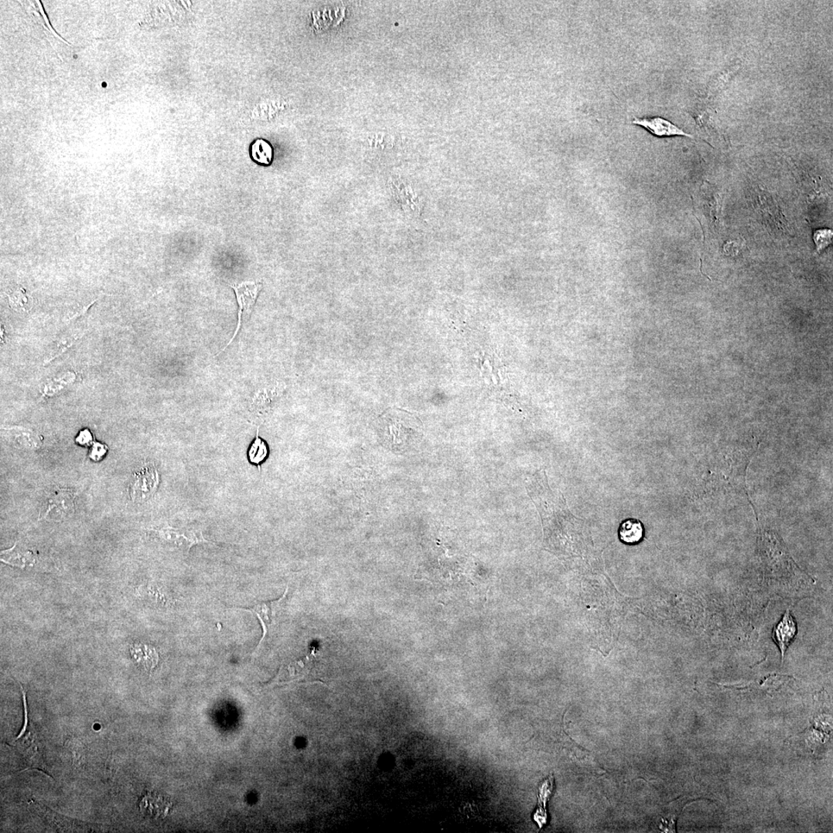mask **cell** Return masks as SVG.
I'll list each match as a JSON object with an SVG mask.
<instances>
[{
	"mask_svg": "<svg viewBox=\"0 0 833 833\" xmlns=\"http://www.w3.org/2000/svg\"><path fill=\"white\" fill-rule=\"evenodd\" d=\"M758 447L748 444L713 452L700 478V493L707 497L742 494L748 498L747 471Z\"/></svg>",
	"mask_w": 833,
	"mask_h": 833,
	"instance_id": "6da1fadb",
	"label": "cell"
},
{
	"mask_svg": "<svg viewBox=\"0 0 833 833\" xmlns=\"http://www.w3.org/2000/svg\"><path fill=\"white\" fill-rule=\"evenodd\" d=\"M8 296L10 307L19 313H28L34 306V299L26 290L19 287L12 290Z\"/></svg>",
	"mask_w": 833,
	"mask_h": 833,
	"instance_id": "4fadbf2b",
	"label": "cell"
},
{
	"mask_svg": "<svg viewBox=\"0 0 833 833\" xmlns=\"http://www.w3.org/2000/svg\"><path fill=\"white\" fill-rule=\"evenodd\" d=\"M287 592L288 588H287L285 592L283 593V596L279 599H276V601L258 603L250 609H243L245 611L251 612L252 614H255L262 625V639L260 641V643H258L256 652H257L258 649H260V647L263 645V643L265 638H266V636L269 629L275 626L277 622L278 616H279L280 611L281 610L282 603L287 597Z\"/></svg>",
	"mask_w": 833,
	"mask_h": 833,
	"instance_id": "52a82bcc",
	"label": "cell"
},
{
	"mask_svg": "<svg viewBox=\"0 0 833 833\" xmlns=\"http://www.w3.org/2000/svg\"><path fill=\"white\" fill-rule=\"evenodd\" d=\"M21 687L24 705V725L20 735L15 738L12 744L21 753L28 768L46 772L47 764L44 759L43 742L40 735H38L30 721L26 692L24 691L21 685Z\"/></svg>",
	"mask_w": 833,
	"mask_h": 833,
	"instance_id": "7a4b0ae2",
	"label": "cell"
},
{
	"mask_svg": "<svg viewBox=\"0 0 833 833\" xmlns=\"http://www.w3.org/2000/svg\"><path fill=\"white\" fill-rule=\"evenodd\" d=\"M268 454V446L260 437V435H258V429H257L256 438L250 445L248 452L249 460L252 465L258 466V468L260 469V465L266 460Z\"/></svg>",
	"mask_w": 833,
	"mask_h": 833,
	"instance_id": "2e32d148",
	"label": "cell"
},
{
	"mask_svg": "<svg viewBox=\"0 0 833 833\" xmlns=\"http://www.w3.org/2000/svg\"><path fill=\"white\" fill-rule=\"evenodd\" d=\"M272 146L266 141L258 139L252 146V157L254 161L263 165H269L273 160Z\"/></svg>",
	"mask_w": 833,
	"mask_h": 833,
	"instance_id": "e0dca14e",
	"label": "cell"
},
{
	"mask_svg": "<svg viewBox=\"0 0 833 833\" xmlns=\"http://www.w3.org/2000/svg\"><path fill=\"white\" fill-rule=\"evenodd\" d=\"M5 437L18 449L34 451L42 446L41 435L33 429L21 426L3 427Z\"/></svg>",
	"mask_w": 833,
	"mask_h": 833,
	"instance_id": "ba28073f",
	"label": "cell"
},
{
	"mask_svg": "<svg viewBox=\"0 0 833 833\" xmlns=\"http://www.w3.org/2000/svg\"><path fill=\"white\" fill-rule=\"evenodd\" d=\"M832 230L830 229H819L814 232L813 241L819 254L829 247L832 243Z\"/></svg>",
	"mask_w": 833,
	"mask_h": 833,
	"instance_id": "ac0fdd59",
	"label": "cell"
},
{
	"mask_svg": "<svg viewBox=\"0 0 833 833\" xmlns=\"http://www.w3.org/2000/svg\"><path fill=\"white\" fill-rule=\"evenodd\" d=\"M77 375L73 371H66L47 381L43 388L44 397H54L63 392L74 383Z\"/></svg>",
	"mask_w": 833,
	"mask_h": 833,
	"instance_id": "7c38bea8",
	"label": "cell"
},
{
	"mask_svg": "<svg viewBox=\"0 0 833 833\" xmlns=\"http://www.w3.org/2000/svg\"><path fill=\"white\" fill-rule=\"evenodd\" d=\"M107 452V447L105 445L100 443H93L91 445L89 457L94 462H100L105 456Z\"/></svg>",
	"mask_w": 833,
	"mask_h": 833,
	"instance_id": "d6986e66",
	"label": "cell"
},
{
	"mask_svg": "<svg viewBox=\"0 0 833 833\" xmlns=\"http://www.w3.org/2000/svg\"><path fill=\"white\" fill-rule=\"evenodd\" d=\"M131 654L137 662L148 670H153L159 661V654L155 649L147 645L135 646L131 649Z\"/></svg>",
	"mask_w": 833,
	"mask_h": 833,
	"instance_id": "9a60e30c",
	"label": "cell"
},
{
	"mask_svg": "<svg viewBox=\"0 0 833 833\" xmlns=\"http://www.w3.org/2000/svg\"><path fill=\"white\" fill-rule=\"evenodd\" d=\"M75 497L76 493L71 489L54 491L44 504L40 519L58 522L69 518L75 512Z\"/></svg>",
	"mask_w": 833,
	"mask_h": 833,
	"instance_id": "5b68a950",
	"label": "cell"
},
{
	"mask_svg": "<svg viewBox=\"0 0 833 833\" xmlns=\"http://www.w3.org/2000/svg\"><path fill=\"white\" fill-rule=\"evenodd\" d=\"M160 482L159 471L153 464H146L136 471L129 486V495L135 503H144L156 493Z\"/></svg>",
	"mask_w": 833,
	"mask_h": 833,
	"instance_id": "277c9868",
	"label": "cell"
},
{
	"mask_svg": "<svg viewBox=\"0 0 833 833\" xmlns=\"http://www.w3.org/2000/svg\"><path fill=\"white\" fill-rule=\"evenodd\" d=\"M797 634V623L787 611L786 615L774 630V639L780 647L782 657Z\"/></svg>",
	"mask_w": 833,
	"mask_h": 833,
	"instance_id": "30bf717a",
	"label": "cell"
},
{
	"mask_svg": "<svg viewBox=\"0 0 833 833\" xmlns=\"http://www.w3.org/2000/svg\"><path fill=\"white\" fill-rule=\"evenodd\" d=\"M149 533L164 545L189 553L191 548L203 542H210L204 538L203 533L195 529H176L166 526L159 529H151Z\"/></svg>",
	"mask_w": 833,
	"mask_h": 833,
	"instance_id": "3957f363",
	"label": "cell"
},
{
	"mask_svg": "<svg viewBox=\"0 0 833 833\" xmlns=\"http://www.w3.org/2000/svg\"><path fill=\"white\" fill-rule=\"evenodd\" d=\"M230 287L234 290L238 305V324L234 335H233L230 342L225 346L222 352L225 351L227 347L232 343L233 340L238 335L243 319H248L249 318L258 296L262 290L263 284L260 282L245 281L241 283L231 284Z\"/></svg>",
	"mask_w": 833,
	"mask_h": 833,
	"instance_id": "8992f818",
	"label": "cell"
},
{
	"mask_svg": "<svg viewBox=\"0 0 833 833\" xmlns=\"http://www.w3.org/2000/svg\"><path fill=\"white\" fill-rule=\"evenodd\" d=\"M618 536L624 544L636 545L645 537V527L639 520H624L618 529Z\"/></svg>",
	"mask_w": 833,
	"mask_h": 833,
	"instance_id": "8fae6325",
	"label": "cell"
},
{
	"mask_svg": "<svg viewBox=\"0 0 833 833\" xmlns=\"http://www.w3.org/2000/svg\"><path fill=\"white\" fill-rule=\"evenodd\" d=\"M76 441L80 445L90 446L93 443L92 433L88 429H85V430H82L79 433L78 436L76 438Z\"/></svg>",
	"mask_w": 833,
	"mask_h": 833,
	"instance_id": "ffe728a7",
	"label": "cell"
},
{
	"mask_svg": "<svg viewBox=\"0 0 833 833\" xmlns=\"http://www.w3.org/2000/svg\"><path fill=\"white\" fill-rule=\"evenodd\" d=\"M1 560L8 564L24 568L27 564H34L35 557L32 552L18 550L16 544L10 550L1 553Z\"/></svg>",
	"mask_w": 833,
	"mask_h": 833,
	"instance_id": "5bb4252c",
	"label": "cell"
},
{
	"mask_svg": "<svg viewBox=\"0 0 833 833\" xmlns=\"http://www.w3.org/2000/svg\"><path fill=\"white\" fill-rule=\"evenodd\" d=\"M633 124L642 126L651 133L657 137L685 136L693 138V136L686 133L682 129L667 120L662 118H637Z\"/></svg>",
	"mask_w": 833,
	"mask_h": 833,
	"instance_id": "9c48e42d",
	"label": "cell"
}]
</instances>
